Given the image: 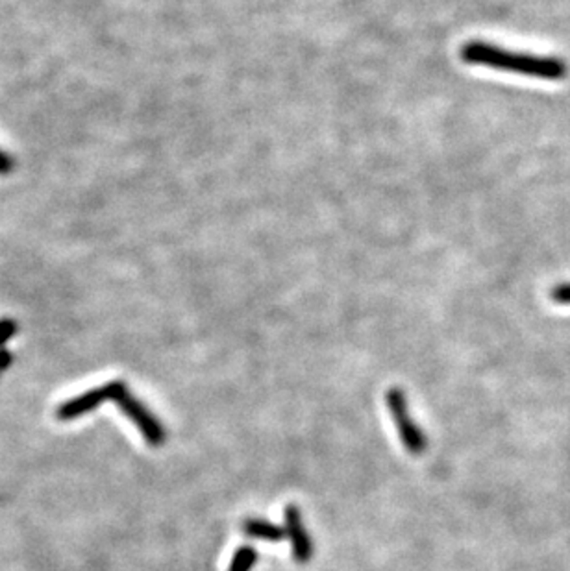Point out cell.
Returning a JSON list of instances; mask_svg holds the SVG:
<instances>
[{
    "label": "cell",
    "mask_w": 570,
    "mask_h": 571,
    "mask_svg": "<svg viewBox=\"0 0 570 571\" xmlns=\"http://www.w3.org/2000/svg\"><path fill=\"white\" fill-rule=\"evenodd\" d=\"M283 522H285V536L291 540L293 546V557L298 564H307L314 557V543L306 531L302 512L298 507L289 505L283 510Z\"/></svg>",
    "instance_id": "4"
},
{
    "label": "cell",
    "mask_w": 570,
    "mask_h": 571,
    "mask_svg": "<svg viewBox=\"0 0 570 571\" xmlns=\"http://www.w3.org/2000/svg\"><path fill=\"white\" fill-rule=\"evenodd\" d=\"M459 58L466 65H480L495 70L516 72L532 78H541V80H563L568 72L566 63L559 58L523 54V52L506 50L478 39L461 45Z\"/></svg>",
    "instance_id": "1"
},
{
    "label": "cell",
    "mask_w": 570,
    "mask_h": 571,
    "mask_svg": "<svg viewBox=\"0 0 570 571\" xmlns=\"http://www.w3.org/2000/svg\"><path fill=\"white\" fill-rule=\"evenodd\" d=\"M104 388H106V398L122 410V414L130 422H134V426L139 429L148 446L160 448L165 443L167 434L162 422L128 391L124 381H112L104 385Z\"/></svg>",
    "instance_id": "2"
},
{
    "label": "cell",
    "mask_w": 570,
    "mask_h": 571,
    "mask_svg": "<svg viewBox=\"0 0 570 571\" xmlns=\"http://www.w3.org/2000/svg\"><path fill=\"white\" fill-rule=\"evenodd\" d=\"M15 331H17V324L13 320H10V319L0 320V346L8 343L15 335Z\"/></svg>",
    "instance_id": "9"
},
{
    "label": "cell",
    "mask_w": 570,
    "mask_h": 571,
    "mask_svg": "<svg viewBox=\"0 0 570 571\" xmlns=\"http://www.w3.org/2000/svg\"><path fill=\"white\" fill-rule=\"evenodd\" d=\"M385 403H387L389 412H391L393 422L397 426V431L400 434L404 448L411 455L424 453L426 446H428V440H426V434L423 433V429L411 418L406 394L400 391V388H391V391H387V394H385Z\"/></svg>",
    "instance_id": "3"
},
{
    "label": "cell",
    "mask_w": 570,
    "mask_h": 571,
    "mask_svg": "<svg viewBox=\"0 0 570 571\" xmlns=\"http://www.w3.org/2000/svg\"><path fill=\"white\" fill-rule=\"evenodd\" d=\"M257 560V551L252 546H243L231 559L228 571H250Z\"/></svg>",
    "instance_id": "7"
},
{
    "label": "cell",
    "mask_w": 570,
    "mask_h": 571,
    "mask_svg": "<svg viewBox=\"0 0 570 571\" xmlns=\"http://www.w3.org/2000/svg\"><path fill=\"white\" fill-rule=\"evenodd\" d=\"M104 401H108L106 388H104V386L91 388V391L65 401L58 409V418L60 420H74L78 417H84V414H88L89 410L96 409Z\"/></svg>",
    "instance_id": "5"
},
{
    "label": "cell",
    "mask_w": 570,
    "mask_h": 571,
    "mask_svg": "<svg viewBox=\"0 0 570 571\" xmlns=\"http://www.w3.org/2000/svg\"><path fill=\"white\" fill-rule=\"evenodd\" d=\"M15 160L4 150H0V178H6L13 172Z\"/></svg>",
    "instance_id": "10"
},
{
    "label": "cell",
    "mask_w": 570,
    "mask_h": 571,
    "mask_svg": "<svg viewBox=\"0 0 570 571\" xmlns=\"http://www.w3.org/2000/svg\"><path fill=\"white\" fill-rule=\"evenodd\" d=\"M552 300L556 303H563V305H570V283H559L552 289L550 293Z\"/></svg>",
    "instance_id": "8"
},
{
    "label": "cell",
    "mask_w": 570,
    "mask_h": 571,
    "mask_svg": "<svg viewBox=\"0 0 570 571\" xmlns=\"http://www.w3.org/2000/svg\"><path fill=\"white\" fill-rule=\"evenodd\" d=\"M245 533L250 538H257V540H267V542H280L285 538V529L262 520V517H247L243 524Z\"/></svg>",
    "instance_id": "6"
}]
</instances>
